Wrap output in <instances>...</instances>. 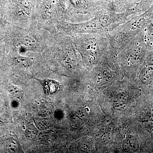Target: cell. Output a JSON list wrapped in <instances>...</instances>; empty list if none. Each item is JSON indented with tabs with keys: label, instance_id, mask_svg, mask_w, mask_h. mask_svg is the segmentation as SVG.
I'll use <instances>...</instances> for the list:
<instances>
[{
	"label": "cell",
	"instance_id": "obj_7",
	"mask_svg": "<svg viewBox=\"0 0 153 153\" xmlns=\"http://www.w3.org/2000/svg\"><path fill=\"white\" fill-rule=\"evenodd\" d=\"M53 133V131L51 130L50 129L41 131L40 132L38 133L37 138L40 142L46 141L49 139V138L51 137Z\"/></svg>",
	"mask_w": 153,
	"mask_h": 153
},
{
	"label": "cell",
	"instance_id": "obj_6",
	"mask_svg": "<svg viewBox=\"0 0 153 153\" xmlns=\"http://www.w3.org/2000/svg\"><path fill=\"white\" fill-rule=\"evenodd\" d=\"M6 147L9 152H17L20 151V147L16 140L14 139H10L7 142Z\"/></svg>",
	"mask_w": 153,
	"mask_h": 153
},
{
	"label": "cell",
	"instance_id": "obj_9",
	"mask_svg": "<svg viewBox=\"0 0 153 153\" xmlns=\"http://www.w3.org/2000/svg\"><path fill=\"white\" fill-rule=\"evenodd\" d=\"M144 63L145 66H153V47L148 49Z\"/></svg>",
	"mask_w": 153,
	"mask_h": 153
},
{
	"label": "cell",
	"instance_id": "obj_8",
	"mask_svg": "<svg viewBox=\"0 0 153 153\" xmlns=\"http://www.w3.org/2000/svg\"><path fill=\"white\" fill-rule=\"evenodd\" d=\"M8 91L11 95L16 98L20 99L23 97V93L22 91L14 85H10L8 87Z\"/></svg>",
	"mask_w": 153,
	"mask_h": 153
},
{
	"label": "cell",
	"instance_id": "obj_3",
	"mask_svg": "<svg viewBox=\"0 0 153 153\" xmlns=\"http://www.w3.org/2000/svg\"><path fill=\"white\" fill-rule=\"evenodd\" d=\"M34 123L38 130L43 131L49 129L52 126L51 121L47 118H36L34 119Z\"/></svg>",
	"mask_w": 153,
	"mask_h": 153
},
{
	"label": "cell",
	"instance_id": "obj_5",
	"mask_svg": "<svg viewBox=\"0 0 153 153\" xmlns=\"http://www.w3.org/2000/svg\"><path fill=\"white\" fill-rule=\"evenodd\" d=\"M110 74L109 71L105 68H102L97 71L96 74L95 75V79H97V82H100L101 81L102 79H109L110 78Z\"/></svg>",
	"mask_w": 153,
	"mask_h": 153
},
{
	"label": "cell",
	"instance_id": "obj_11",
	"mask_svg": "<svg viewBox=\"0 0 153 153\" xmlns=\"http://www.w3.org/2000/svg\"><path fill=\"white\" fill-rule=\"evenodd\" d=\"M4 124V120L1 118L0 117V126H2Z\"/></svg>",
	"mask_w": 153,
	"mask_h": 153
},
{
	"label": "cell",
	"instance_id": "obj_10",
	"mask_svg": "<svg viewBox=\"0 0 153 153\" xmlns=\"http://www.w3.org/2000/svg\"><path fill=\"white\" fill-rule=\"evenodd\" d=\"M71 4L76 7H82V0H70Z\"/></svg>",
	"mask_w": 153,
	"mask_h": 153
},
{
	"label": "cell",
	"instance_id": "obj_4",
	"mask_svg": "<svg viewBox=\"0 0 153 153\" xmlns=\"http://www.w3.org/2000/svg\"><path fill=\"white\" fill-rule=\"evenodd\" d=\"M39 133L38 129L36 126L30 124L27 126L25 131V137L28 140H33L37 138Z\"/></svg>",
	"mask_w": 153,
	"mask_h": 153
},
{
	"label": "cell",
	"instance_id": "obj_2",
	"mask_svg": "<svg viewBox=\"0 0 153 153\" xmlns=\"http://www.w3.org/2000/svg\"><path fill=\"white\" fill-rule=\"evenodd\" d=\"M123 148L126 151L136 152L140 149V144L137 139L134 136L127 138L123 143Z\"/></svg>",
	"mask_w": 153,
	"mask_h": 153
},
{
	"label": "cell",
	"instance_id": "obj_1",
	"mask_svg": "<svg viewBox=\"0 0 153 153\" xmlns=\"http://www.w3.org/2000/svg\"><path fill=\"white\" fill-rule=\"evenodd\" d=\"M36 79L41 83L44 88V92L47 94L55 93L60 87L59 82L53 79Z\"/></svg>",
	"mask_w": 153,
	"mask_h": 153
}]
</instances>
